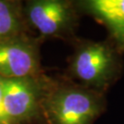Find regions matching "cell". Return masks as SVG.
<instances>
[{"instance_id": "1", "label": "cell", "mask_w": 124, "mask_h": 124, "mask_svg": "<svg viewBox=\"0 0 124 124\" xmlns=\"http://www.w3.org/2000/svg\"><path fill=\"white\" fill-rule=\"evenodd\" d=\"M72 44L74 51L64 76L85 87L105 94L121 76V53L110 40L76 38Z\"/></svg>"}, {"instance_id": "8", "label": "cell", "mask_w": 124, "mask_h": 124, "mask_svg": "<svg viewBox=\"0 0 124 124\" xmlns=\"http://www.w3.org/2000/svg\"><path fill=\"white\" fill-rule=\"evenodd\" d=\"M0 124H8L4 105V87L3 78L0 77Z\"/></svg>"}, {"instance_id": "6", "label": "cell", "mask_w": 124, "mask_h": 124, "mask_svg": "<svg viewBox=\"0 0 124 124\" xmlns=\"http://www.w3.org/2000/svg\"><path fill=\"white\" fill-rule=\"evenodd\" d=\"M82 14L103 24L108 31L111 42L121 54L124 53V0L76 1Z\"/></svg>"}, {"instance_id": "4", "label": "cell", "mask_w": 124, "mask_h": 124, "mask_svg": "<svg viewBox=\"0 0 124 124\" xmlns=\"http://www.w3.org/2000/svg\"><path fill=\"white\" fill-rule=\"evenodd\" d=\"M24 15L31 31L41 40L56 39L73 42L81 17L76 1L31 0L24 5Z\"/></svg>"}, {"instance_id": "3", "label": "cell", "mask_w": 124, "mask_h": 124, "mask_svg": "<svg viewBox=\"0 0 124 124\" xmlns=\"http://www.w3.org/2000/svg\"><path fill=\"white\" fill-rule=\"evenodd\" d=\"M51 75L42 73L20 78H3L4 105L8 124H48L43 101Z\"/></svg>"}, {"instance_id": "2", "label": "cell", "mask_w": 124, "mask_h": 124, "mask_svg": "<svg viewBox=\"0 0 124 124\" xmlns=\"http://www.w3.org/2000/svg\"><path fill=\"white\" fill-rule=\"evenodd\" d=\"M106 108L105 94L76 84L64 75H51L43 101L48 124H94Z\"/></svg>"}, {"instance_id": "5", "label": "cell", "mask_w": 124, "mask_h": 124, "mask_svg": "<svg viewBox=\"0 0 124 124\" xmlns=\"http://www.w3.org/2000/svg\"><path fill=\"white\" fill-rule=\"evenodd\" d=\"M41 41L31 33L0 40V77L20 78L44 73L40 62Z\"/></svg>"}, {"instance_id": "7", "label": "cell", "mask_w": 124, "mask_h": 124, "mask_svg": "<svg viewBox=\"0 0 124 124\" xmlns=\"http://www.w3.org/2000/svg\"><path fill=\"white\" fill-rule=\"evenodd\" d=\"M31 33L24 15V4L16 0H0V40Z\"/></svg>"}]
</instances>
